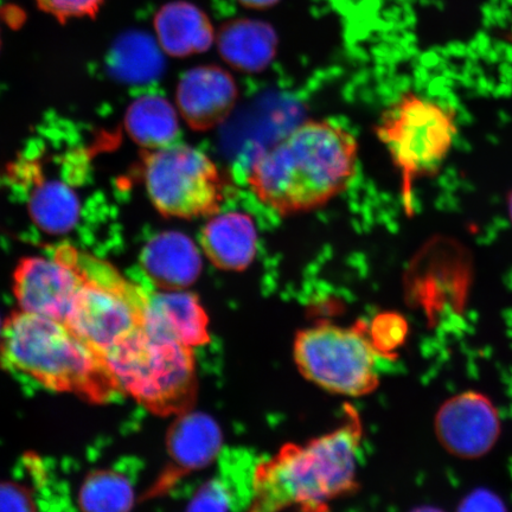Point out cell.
<instances>
[{
	"mask_svg": "<svg viewBox=\"0 0 512 512\" xmlns=\"http://www.w3.org/2000/svg\"><path fill=\"white\" fill-rule=\"evenodd\" d=\"M357 140L328 120H310L255 159L254 195L281 216L325 206L356 175Z\"/></svg>",
	"mask_w": 512,
	"mask_h": 512,
	"instance_id": "1",
	"label": "cell"
},
{
	"mask_svg": "<svg viewBox=\"0 0 512 512\" xmlns=\"http://www.w3.org/2000/svg\"><path fill=\"white\" fill-rule=\"evenodd\" d=\"M363 428L352 407L336 430L298 445H286L258 464L246 512H325L357 485Z\"/></svg>",
	"mask_w": 512,
	"mask_h": 512,
	"instance_id": "2",
	"label": "cell"
},
{
	"mask_svg": "<svg viewBox=\"0 0 512 512\" xmlns=\"http://www.w3.org/2000/svg\"><path fill=\"white\" fill-rule=\"evenodd\" d=\"M2 366L38 386L105 403L123 395L105 360L60 320L19 311L0 334Z\"/></svg>",
	"mask_w": 512,
	"mask_h": 512,
	"instance_id": "3",
	"label": "cell"
},
{
	"mask_svg": "<svg viewBox=\"0 0 512 512\" xmlns=\"http://www.w3.org/2000/svg\"><path fill=\"white\" fill-rule=\"evenodd\" d=\"M192 350L152 336L142 326L104 357L124 394H130L152 412L183 414L196 395Z\"/></svg>",
	"mask_w": 512,
	"mask_h": 512,
	"instance_id": "4",
	"label": "cell"
},
{
	"mask_svg": "<svg viewBox=\"0 0 512 512\" xmlns=\"http://www.w3.org/2000/svg\"><path fill=\"white\" fill-rule=\"evenodd\" d=\"M374 132L402 175L403 203L412 214L415 179L434 175L456 138V114L424 96L403 94L381 115Z\"/></svg>",
	"mask_w": 512,
	"mask_h": 512,
	"instance_id": "5",
	"label": "cell"
},
{
	"mask_svg": "<svg viewBox=\"0 0 512 512\" xmlns=\"http://www.w3.org/2000/svg\"><path fill=\"white\" fill-rule=\"evenodd\" d=\"M294 361L306 380L330 393L368 395L379 386V362L387 356L371 338L364 323L338 326L318 323L299 331Z\"/></svg>",
	"mask_w": 512,
	"mask_h": 512,
	"instance_id": "6",
	"label": "cell"
},
{
	"mask_svg": "<svg viewBox=\"0 0 512 512\" xmlns=\"http://www.w3.org/2000/svg\"><path fill=\"white\" fill-rule=\"evenodd\" d=\"M79 262L85 281L64 323L105 356L142 329L149 292L94 256L79 252Z\"/></svg>",
	"mask_w": 512,
	"mask_h": 512,
	"instance_id": "7",
	"label": "cell"
},
{
	"mask_svg": "<svg viewBox=\"0 0 512 512\" xmlns=\"http://www.w3.org/2000/svg\"><path fill=\"white\" fill-rule=\"evenodd\" d=\"M144 181L153 206L179 219L219 213L227 189L213 160L177 143L145 153Z\"/></svg>",
	"mask_w": 512,
	"mask_h": 512,
	"instance_id": "8",
	"label": "cell"
},
{
	"mask_svg": "<svg viewBox=\"0 0 512 512\" xmlns=\"http://www.w3.org/2000/svg\"><path fill=\"white\" fill-rule=\"evenodd\" d=\"M83 281L78 249L59 246L49 256L22 260L14 291L21 311L66 322Z\"/></svg>",
	"mask_w": 512,
	"mask_h": 512,
	"instance_id": "9",
	"label": "cell"
},
{
	"mask_svg": "<svg viewBox=\"0 0 512 512\" xmlns=\"http://www.w3.org/2000/svg\"><path fill=\"white\" fill-rule=\"evenodd\" d=\"M12 175L27 192L29 214L38 228L53 235L72 232L80 220L81 202L70 181L48 178L30 158L19 160Z\"/></svg>",
	"mask_w": 512,
	"mask_h": 512,
	"instance_id": "10",
	"label": "cell"
},
{
	"mask_svg": "<svg viewBox=\"0 0 512 512\" xmlns=\"http://www.w3.org/2000/svg\"><path fill=\"white\" fill-rule=\"evenodd\" d=\"M435 430L448 451L457 456L477 457L494 445L499 424L491 403L483 396L469 393L441 407Z\"/></svg>",
	"mask_w": 512,
	"mask_h": 512,
	"instance_id": "11",
	"label": "cell"
},
{
	"mask_svg": "<svg viewBox=\"0 0 512 512\" xmlns=\"http://www.w3.org/2000/svg\"><path fill=\"white\" fill-rule=\"evenodd\" d=\"M239 98L233 76L217 66L188 70L177 88V105L182 117L196 131H208L229 117Z\"/></svg>",
	"mask_w": 512,
	"mask_h": 512,
	"instance_id": "12",
	"label": "cell"
},
{
	"mask_svg": "<svg viewBox=\"0 0 512 512\" xmlns=\"http://www.w3.org/2000/svg\"><path fill=\"white\" fill-rule=\"evenodd\" d=\"M143 328L150 335L194 349L210 341L209 318L195 294L182 290L149 292Z\"/></svg>",
	"mask_w": 512,
	"mask_h": 512,
	"instance_id": "13",
	"label": "cell"
},
{
	"mask_svg": "<svg viewBox=\"0 0 512 512\" xmlns=\"http://www.w3.org/2000/svg\"><path fill=\"white\" fill-rule=\"evenodd\" d=\"M140 261L147 277L164 290H183L194 284L202 271L195 243L177 232H165L147 242Z\"/></svg>",
	"mask_w": 512,
	"mask_h": 512,
	"instance_id": "14",
	"label": "cell"
},
{
	"mask_svg": "<svg viewBox=\"0 0 512 512\" xmlns=\"http://www.w3.org/2000/svg\"><path fill=\"white\" fill-rule=\"evenodd\" d=\"M203 252L223 271L247 270L258 251V230L251 216L239 211L217 215L203 227Z\"/></svg>",
	"mask_w": 512,
	"mask_h": 512,
	"instance_id": "15",
	"label": "cell"
},
{
	"mask_svg": "<svg viewBox=\"0 0 512 512\" xmlns=\"http://www.w3.org/2000/svg\"><path fill=\"white\" fill-rule=\"evenodd\" d=\"M213 478L201 486L187 512H232L236 504L251 503L256 467L246 454L224 451Z\"/></svg>",
	"mask_w": 512,
	"mask_h": 512,
	"instance_id": "16",
	"label": "cell"
},
{
	"mask_svg": "<svg viewBox=\"0 0 512 512\" xmlns=\"http://www.w3.org/2000/svg\"><path fill=\"white\" fill-rule=\"evenodd\" d=\"M160 49L172 57L203 53L214 42V29L203 11L187 2L163 6L155 17Z\"/></svg>",
	"mask_w": 512,
	"mask_h": 512,
	"instance_id": "17",
	"label": "cell"
},
{
	"mask_svg": "<svg viewBox=\"0 0 512 512\" xmlns=\"http://www.w3.org/2000/svg\"><path fill=\"white\" fill-rule=\"evenodd\" d=\"M222 432L210 416L185 412L172 426L169 447L179 471L201 470L222 453Z\"/></svg>",
	"mask_w": 512,
	"mask_h": 512,
	"instance_id": "18",
	"label": "cell"
},
{
	"mask_svg": "<svg viewBox=\"0 0 512 512\" xmlns=\"http://www.w3.org/2000/svg\"><path fill=\"white\" fill-rule=\"evenodd\" d=\"M128 134L149 150H160L177 143L179 121L175 108L162 95L138 96L126 112Z\"/></svg>",
	"mask_w": 512,
	"mask_h": 512,
	"instance_id": "19",
	"label": "cell"
},
{
	"mask_svg": "<svg viewBox=\"0 0 512 512\" xmlns=\"http://www.w3.org/2000/svg\"><path fill=\"white\" fill-rule=\"evenodd\" d=\"M219 46L229 64L246 72H258L272 60L274 35L259 23H234L222 31Z\"/></svg>",
	"mask_w": 512,
	"mask_h": 512,
	"instance_id": "20",
	"label": "cell"
},
{
	"mask_svg": "<svg viewBox=\"0 0 512 512\" xmlns=\"http://www.w3.org/2000/svg\"><path fill=\"white\" fill-rule=\"evenodd\" d=\"M111 68L121 81L144 85L162 74L163 59L149 37L131 35L113 50Z\"/></svg>",
	"mask_w": 512,
	"mask_h": 512,
	"instance_id": "21",
	"label": "cell"
},
{
	"mask_svg": "<svg viewBox=\"0 0 512 512\" xmlns=\"http://www.w3.org/2000/svg\"><path fill=\"white\" fill-rule=\"evenodd\" d=\"M133 486L123 472L104 470L86 479L80 494L85 512H130Z\"/></svg>",
	"mask_w": 512,
	"mask_h": 512,
	"instance_id": "22",
	"label": "cell"
},
{
	"mask_svg": "<svg viewBox=\"0 0 512 512\" xmlns=\"http://www.w3.org/2000/svg\"><path fill=\"white\" fill-rule=\"evenodd\" d=\"M369 331L376 347L388 354L405 341L408 325L398 313H381L373 320Z\"/></svg>",
	"mask_w": 512,
	"mask_h": 512,
	"instance_id": "23",
	"label": "cell"
},
{
	"mask_svg": "<svg viewBox=\"0 0 512 512\" xmlns=\"http://www.w3.org/2000/svg\"><path fill=\"white\" fill-rule=\"evenodd\" d=\"M35 2L38 8L63 22L73 18H93L98 14L104 0H35Z\"/></svg>",
	"mask_w": 512,
	"mask_h": 512,
	"instance_id": "24",
	"label": "cell"
},
{
	"mask_svg": "<svg viewBox=\"0 0 512 512\" xmlns=\"http://www.w3.org/2000/svg\"><path fill=\"white\" fill-rule=\"evenodd\" d=\"M0 512H34L30 498L14 484H0Z\"/></svg>",
	"mask_w": 512,
	"mask_h": 512,
	"instance_id": "25",
	"label": "cell"
},
{
	"mask_svg": "<svg viewBox=\"0 0 512 512\" xmlns=\"http://www.w3.org/2000/svg\"><path fill=\"white\" fill-rule=\"evenodd\" d=\"M462 512H503V510L498 503L486 502L483 497L476 502L467 503L466 507L464 505Z\"/></svg>",
	"mask_w": 512,
	"mask_h": 512,
	"instance_id": "26",
	"label": "cell"
},
{
	"mask_svg": "<svg viewBox=\"0 0 512 512\" xmlns=\"http://www.w3.org/2000/svg\"><path fill=\"white\" fill-rule=\"evenodd\" d=\"M241 3L251 6V8H267L273 5L277 0H240Z\"/></svg>",
	"mask_w": 512,
	"mask_h": 512,
	"instance_id": "27",
	"label": "cell"
},
{
	"mask_svg": "<svg viewBox=\"0 0 512 512\" xmlns=\"http://www.w3.org/2000/svg\"><path fill=\"white\" fill-rule=\"evenodd\" d=\"M414 512H441V511L435 510V509H432V508H421V509L416 510Z\"/></svg>",
	"mask_w": 512,
	"mask_h": 512,
	"instance_id": "28",
	"label": "cell"
},
{
	"mask_svg": "<svg viewBox=\"0 0 512 512\" xmlns=\"http://www.w3.org/2000/svg\"><path fill=\"white\" fill-rule=\"evenodd\" d=\"M0 334H2V328H0Z\"/></svg>",
	"mask_w": 512,
	"mask_h": 512,
	"instance_id": "29",
	"label": "cell"
}]
</instances>
